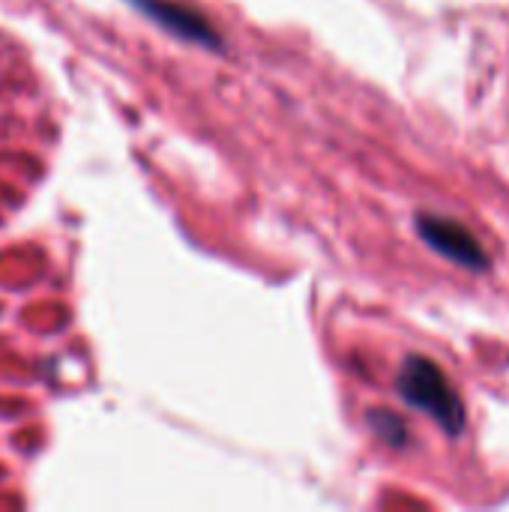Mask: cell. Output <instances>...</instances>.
<instances>
[{
  "instance_id": "6da1fadb",
  "label": "cell",
  "mask_w": 509,
  "mask_h": 512,
  "mask_svg": "<svg viewBox=\"0 0 509 512\" xmlns=\"http://www.w3.org/2000/svg\"><path fill=\"white\" fill-rule=\"evenodd\" d=\"M402 399L429 414L447 435H462L465 429V405L447 375L426 357H408L399 372Z\"/></svg>"
},
{
  "instance_id": "7a4b0ae2",
  "label": "cell",
  "mask_w": 509,
  "mask_h": 512,
  "mask_svg": "<svg viewBox=\"0 0 509 512\" xmlns=\"http://www.w3.org/2000/svg\"><path fill=\"white\" fill-rule=\"evenodd\" d=\"M417 231L420 237L447 261L468 267V270H489V255L480 246V240L459 222L453 219H441V216H420L417 219Z\"/></svg>"
},
{
  "instance_id": "3957f363",
  "label": "cell",
  "mask_w": 509,
  "mask_h": 512,
  "mask_svg": "<svg viewBox=\"0 0 509 512\" xmlns=\"http://www.w3.org/2000/svg\"><path fill=\"white\" fill-rule=\"evenodd\" d=\"M144 15H150L156 24L168 27L171 33L189 39V42H198V45H210L216 48L219 39L213 33V27L198 15V12H189L183 6H174V3H165V0H132Z\"/></svg>"
},
{
  "instance_id": "277c9868",
  "label": "cell",
  "mask_w": 509,
  "mask_h": 512,
  "mask_svg": "<svg viewBox=\"0 0 509 512\" xmlns=\"http://www.w3.org/2000/svg\"><path fill=\"white\" fill-rule=\"evenodd\" d=\"M372 429L393 447H402L408 432H405V423L393 414H372Z\"/></svg>"
}]
</instances>
